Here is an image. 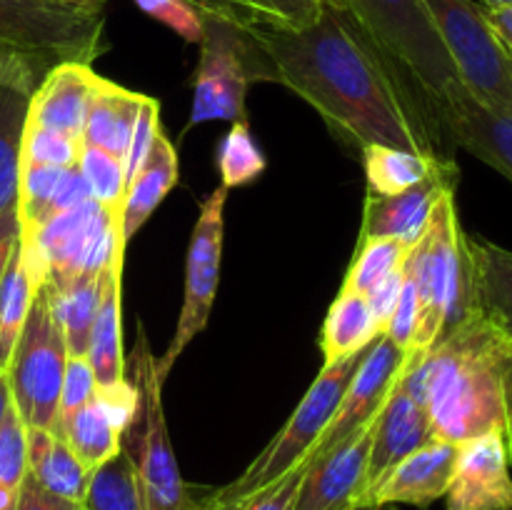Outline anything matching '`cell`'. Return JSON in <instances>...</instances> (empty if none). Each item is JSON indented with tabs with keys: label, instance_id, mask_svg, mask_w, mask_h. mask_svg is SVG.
Masks as SVG:
<instances>
[{
	"label": "cell",
	"instance_id": "6da1fadb",
	"mask_svg": "<svg viewBox=\"0 0 512 510\" xmlns=\"http://www.w3.org/2000/svg\"><path fill=\"white\" fill-rule=\"evenodd\" d=\"M248 33L263 53V80L308 100L340 138L360 150L435 153L433 118L343 5L325 0L305 28L260 25Z\"/></svg>",
	"mask_w": 512,
	"mask_h": 510
},
{
	"label": "cell",
	"instance_id": "7a4b0ae2",
	"mask_svg": "<svg viewBox=\"0 0 512 510\" xmlns=\"http://www.w3.org/2000/svg\"><path fill=\"white\" fill-rule=\"evenodd\" d=\"M403 388L428 410L438 440L498 433L512 465V335L473 313L403 370Z\"/></svg>",
	"mask_w": 512,
	"mask_h": 510
},
{
	"label": "cell",
	"instance_id": "3957f363",
	"mask_svg": "<svg viewBox=\"0 0 512 510\" xmlns=\"http://www.w3.org/2000/svg\"><path fill=\"white\" fill-rule=\"evenodd\" d=\"M403 268L413 275L418 290L420 320L413 353L428 350L463 320L478 313L473 258L468 233L458 220L455 190L440 195L428 228L408 250Z\"/></svg>",
	"mask_w": 512,
	"mask_h": 510
},
{
	"label": "cell",
	"instance_id": "277c9868",
	"mask_svg": "<svg viewBox=\"0 0 512 510\" xmlns=\"http://www.w3.org/2000/svg\"><path fill=\"white\" fill-rule=\"evenodd\" d=\"M360 23L393 63L400 78L415 88L433 123L435 108L460 85L455 65L435 30L423 0H335ZM440 130V128H438Z\"/></svg>",
	"mask_w": 512,
	"mask_h": 510
},
{
	"label": "cell",
	"instance_id": "5b68a950",
	"mask_svg": "<svg viewBox=\"0 0 512 510\" xmlns=\"http://www.w3.org/2000/svg\"><path fill=\"white\" fill-rule=\"evenodd\" d=\"M133 383L140 390V408L133 425L123 433V450L133 458L140 498L145 510H198L200 498L180 473L170 445L163 410V383L155 373V358L148 348L143 325H138V345L133 350Z\"/></svg>",
	"mask_w": 512,
	"mask_h": 510
},
{
	"label": "cell",
	"instance_id": "8992f818",
	"mask_svg": "<svg viewBox=\"0 0 512 510\" xmlns=\"http://www.w3.org/2000/svg\"><path fill=\"white\" fill-rule=\"evenodd\" d=\"M103 0H0V48L45 60L90 65L105 48Z\"/></svg>",
	"mask_w": 512,
	"mask_h": 510
},
{
	"label": "cell",
	"instance_id": "52a82bcc",
	"mask_svg": "<svg viewBox=\"0 0 512 510\" xmlns=\"http://www.w3.org/2000/svg\"><path fill=\"white\" fill-rule=\"evenodd\" d=\"M363 355L365 353H355L350 358L325 365L318 378L313 380V385L308 388V393L303 395L298 408L293 410L288 423L280 428V433L265 445L263 453L243 470L240 478H235L230 485H223V488L215 490L218 498L245 500L258 493V490L278 483L293 468H298L313 453L320 438H323L325 428L333 420L335 410H338L340 400L345 395V388H348L350 378L358 370Z\"/></svg>",
	"mask_w": 512,
	"mask_h": 510
},
{
	"label": "cell",
	"instance_id": "ba28073f",
	"mask_svg": "<svg viewBox=\"0 0 512 510\" xmlns=\"http://www.w3.org/2000/svg\"><path fill=\"white\" fill-rule=\"evenodd\" d=\"M65 360H68V345H65L63 328L53 310L48 283H43L35 293L23 333L5 368L13 405L25 428L58 433Z\"/></svg>",
	"mask_w": 512,
	"mask_h": 510
},
{
	"label": "cell",
	"instance_id": "9c48e42d",
	"mask_svg": "<svg viewBox=\"0 0 512 510\" xmlns=\"http://www.w3.org/2000/svg\"><path fill=\"white\" fill-rule=\"evenodd\" d=\"M455 65L478 103L512 113V60L475 0H423Z\"/></svg>",
	"mask_w": 512,
	"mask_h": 510
},
{
	"label": "cell",
	"instance_id": "30bf717a",
	"mask_svg": "<svg viewBox=\"0 0 512 510\" xmlns=\"http://www.w3.org/2000/svg\"><path fill=\"white\" fill-rule=\"evenodd\" d=\"M225 200H228V188L220 185L200 203V215L195 220L188 260H185L183 308H180V318L168 350L155 360V373H158L160 383L168 380L175 360L193 343L195 335L203 333L210 320L220 283V260H223Z\"/></svg>",
	"mask_w": 512,
	"mask_h": 510
},
{
	"label": "cell",
	"instance_id": "8fae6325",
	"mask_svg": "<svg viewBox=\"0 0 512 510\" xmlns=\"http://www.w3.org/2000/svg\"><path fill=\"white\" fill-rule=\"evenodd\" d=\"M248 83L245 30L220 23V20H205L188 128L208 123V120H230V123L248 120L245 118Z\"/></svg>",
	"mask_w": 512,
	"mask_h": 510
},
{
	"label": "cell",
	"instance_id": "7c38bea8",
	"mask_svg": "<svg viewBox=\"0 0 512 510\" xmlns=\"http://www.w3.org/2000/svg\"><path fill=\"white\" fill-rule=\"evenodd\" d=\"M410 358H413V353L398 348L393 340L380 335V338L365 350L358 370H355L348 388H345V395L343 400H340L338 410H335L333 420L328 423L323 438L315 445L313 453L308 455V460L328 453L330 448H335V445L343 443L345 438L358 433L363 425H368L370 420L380 413V408H383L385 400H388L393 385L398 383L403 370L408 368Z\"/></svg>",
	"mask_w": 512,
	"mask_h": 510
},
{
	"label": "cell",
	"instance_id": "4fadbf2b",
	"mask_svg": "<svg viewBox=\"0 0 512 510\" xmlns=\"http://www.w3.org/2000/svg\"><path fill=\"white\" fill-rule=\"evenodd\" d=\"M373 425L375 418L328 453L305 458L308 468L300 480L293 510H348L360 505L368 478Z\"/></svg>",
	"mask_w": 512,
	"mask_h": 510
},
{
	"label": "cell",
	"instance_id": "5bb4252c",
	"mask_svg": "<svg viewBox=\"0 0 512 510\" xmlns=\"http://www.w3.org/2000/svg\"><path fill=\"white\" fill-rule=\"evenodd\" d=\"M445 510H512L510 458L498 433L458 445Z\"/></svg>",
	"mask_w": 512,
	"mask_h": 510
},
{
	"label": "cell",
	"instance_id": "9a60e30c",
	"mask_svg": "<svg viewBox=\"0 0 512 510\" xmlns=\"http://www.w3.org/2000/svg\"><path fill=\"white\" fill-rule=\"evenodd\" d=\"M455 185H458V165L445 158L433 175L403 193L368 195L358 240L393 238L413 248L428 228V220L440 195L455 190Z\"/></svg>",
	"mask_w": 512,
	"mask_h": 510
},
{
	"label": "cell",
	"instance_id": "2e32d148",
	"mask_svg": "<svg viewBox=\"0 0 512 510\" xmlns=\"http://www.w3.org/2000/svg\"><path fill=\"white\" fill-rule=\"evenodd\" d=\"M438 128L512 183V113L478 103L463 85L435 108Z\"/></svg>",
	"mask_w": 512,
	"mask_h": 510
},
{
	"label": "cell",
	"instance_id": "e0dca14e",
	"mask_svg": "<svg viewBox=\"0 0 512 510\" xmlns=\"http://www.w3.org/2000/svg\"><path fill=\"white\" fill-rule=\"evenodd\" d=\"M403 378V375H400ZM390 390L388 400L375 415L373 425V445H370V460H368V478H365V493L360 498V505H365V498L370 490L388 475L390 468L400 463L405 455L415 453L423 445L433 443L435 433L430 425L428 410L410 398L403 388V380Z\"/></svg>",
	"mask_w": 512,
	"mask_h": 510
},
{
	"label": "cell",
	"instance_id": "ac0fdd59",
	"mask_svg": "<svg viewBox=\"0 0 512 510\" xmlns=\"http://www.w3.org/2000/svg\"><path fill=\"white\" fill-rule=\"evenodd\" d=\"M455 460H458V445L433 440L390 468L388 475L370 490L365 503L428 508L448 493Z\"/></svg>",
	"mask_w": 512,
	"mask_h": 510
},
{
	"label": "cell",
	"instance_id": "d6986e66",
	"mask_svg": "<svg viewBox=\"0 0 512 510\" xmlns=\"http://www.w3.org/2000/svg\"><path fill=\"white\" fill-rule=\"evenodd\" d=\"M95 80L98 73L85 63L55 65L30 95L25 125L83 140Z\"/></svg>",
	"mask_w": 512,
	"mask_h": 510
},
{
	"label": "cell",
	"instance_id": "ffe728a7",
	"mask_svg": "<svg viewBox=\"0 0 512 510\" xmlns=\"http://www.w3.org/2000/svg\"><path fill=\"white\" fill-rule=\"evenodd\" d=\"M123 263L125 255H113L100 273V303L90 330L88 358L95 383L110 385L125 378L123 355Z\"/></svg>",
	"mask_w": 512,
	"mask_h": 510
},
{
	"label": "cell",
	"instance_id": "44dd1931",
	"mask_svg": "<svg viewBox=\"0 0 512 510\" xmlns=\"http://www.w3.org/2000/svg\"><path fill=\"white\" fill-rule=\"evenodd\" d=\"M175 183H178V150L170 143L168 135L160 130L155 135L148 158L125 190L123 218H120L125 248L138 235V230L148 223L153 210L163 203V198L173 190Z\"/></svg>",
	"mask_w": 512,
	"mask_h": 510
},
{
	"label": "cell",
	"instance_id": "7402d4cb",
	"mask_svg": "<svg viewBox=\"0 0 512 510\" xmlns=\"http://www.w3.org/2000/svg\"><path fill=\"white\" fill-rule=\"evenodd\" d=\"M140 103H143V93H133V90L98 75L88 118H85L83 143L108 150L115 158H125Z\"/></svg>",
	"mask_w": 512,
	"mask_h": 510
},
{
	"label": "cell",
	"instance_id": "603a6c76",
	"mask_svg": "<svg viewBox=\"0 0 512 510\" xmlns=\"http://www.w3.org/2000/svg\"><path fill=\"white\" fill-rule=\"evenodd\" d=\"M28 473L48 493L70 503H85L90 473L60 433L28 428Z\"/></svg>",
	"mask_w": 512,
	"mask_h": 510
},
{
	"label": "cell",
	"instance_id": "cb8c5ba5",
	"mask_svg": "<svg viewBox=\"0 0 512 510\" xmlns=\"http://www.w3.org/2000/svg\"><path fill=\"white\" fill-rule=\"evenodd\" d=\"M478 313L512 335V250L468 235Z\"/></svg>",
	"mask_w": 512,
	"mask_h": 510
},
{
	"label": "cell",
	"instance_id": "d4e9b609",
	"mask_svg": "<svg viewBox=\"0 0 512 510\" xmlns=\"http://www.w3.org/2000/svg\"><path fill=\"white\" fill-rule=\"evenodd\" d=\"M380 335L383 333L375 325L365 295L340 290V295L333 300L328 315H325L323 335H320L325 365L350 358L355 353H365Z\"/></svg>",
	"mask_w": 512,
	"mask_h": 510
},
{
	"label": "cell",
	"instance_id": "484cf974",
	"mask_svg": "<svg viewBox=\"0 0 512 510\" xmlns=\"http://www.w3.org/2000/svg\"><path fill=\"white\" fill-rule=\"evenodd\" d=\"M368 195H398L413 185L423 183L428 175L443 165L438 153L390 148V145H365L363 150Z\"/></svg>",
	"mask_w": 512,
	"mask_h": 510
},
{
	"label": "cell",
	"instance_id": "4316f807",
	"mask_svg": "<svg viewBox=\"0 0 512 510\" xmlns=\"http://www.w3.org/2000/svg\"><path fill=\"white\" fill-rule=\"evenodd\" d=\"M45 283H48L60 328H63L68 355H85L100 303V275H80L63 288L53 285L50 280Z\"/></svg>",
	"mask_w": 512,
	"mask_h": 510
},
{
	"label": "cell",
	"instance_id": "83f0119b",
	"mask_svg": "<svg viewBox=\"0 0 512 510\" xmlns=\"http://www.w3.org/2000/svg\"><path fill=\"white\" fill-rule=\"evenodd\" d=\"M30 95L0 88V215L18 205L20 143Z\"/></svg>",
	"mask_w": 512,
	"mask_h": 510
},
{
	"label": "cell",
	"instance_id": "f1b7e54d",
	"mask_svg": "<svg viewBox=\"0 0 512 510\" xmlns=\"http://www.w3.org/2000/svg\"><path fill=\"white\" fill-rule=\"evenodd\" d=\"M58 433L63 435L70 450L78 455V460L85 465L88 473L98 470L105 460L118 455L120 448H123L120 433L105 420V415L100 413L93 400L83 405L78 413L70 415L68 420H63L58 425Z\"/></svg>",
	"mask_w": 512,
	"mask_h": 510
},
{
	"label": "cell",
	"instance_id": "f546056e",
	"mask_svg": "<svg viewBox=\"0 0 512 510\" xmlns=\"http://www.w3.org/2000/svg\"><path fill=\"white\" fill-rule=\"evenodd\" d=\"M38 288L30 280L20 250L15 245L13 255L8 260L3 280H0V368H8L10 355H13L15 343H18L23 325L28 320L30 305H33Z\"/></svg>",
	"mask_w": 512,
	"mask_h": 510
},
{
	"label": "cell",
	"instance_id": "4dcf8cb0",
	"mask_svg": "<svg viewBox=\"0 0 512 510\" xmlns=\"http://www.w3.org/2000/svg\"><path fill=\"white\" fill-rule=\"evenodd\" d=\"M85 510H145L138 488L133 458L120 448L118 455L105 460L98 470L90 473Z\"/></svg>",
	"mask_w": 512,
	"mask_h": 510
},
{
	"label": "cell",
	"instance_id": "1f68e13d",
	"mask_svg": "<svg viewBox=\"0 0 512 510\" xmlns=\"http://www.w3.org/2000/svg\"><path fill=\"white\" fill-rule=\"evenodd\" d=\"M265 165L268 160L250 133V123L235 120L218 145V170L223 178V188L230 190L253 183L265 173Z\"/></svg>",
	"mask_w": 512,
	"mask_h": 510
},
{
	"label": "cell",
	"instance_id": "d6a6232c",
	"mask_svg": "<svg viewBox=\"0 0 512 510\" xmlns=\"http://www.w3.org/2000/svg\"><path fill=\"white\" fill-rule=\"evenodd\" d=\"M408 250V245L393 238L358 240V248H355V255L350 260V268L345 273L343 288L340 290L365 295L378 280H383L385 275L403 265Z\"/></svg>",
	"mask_w": 512,
	"mask_h": 510
},
{
	"label": "cell",
	"instance_id": "836d02e7",
	"mask_svg": "<svg viewBox=\"0 0 512 510\" xmlns=\"http://www.w3.org/2000/svg\"><path fill=\"white\" fill-rule=\"evenodd\" d=\"M80 175L88 183L93 200H98L108 213L123 218L125 203V165L123 158H115L108 150H100L95 145L80 148L78 158Z\"/></svg>",
	"mask_w": 512,
	"mask_h": 510
},
{
	"label": "cell",
	"instance_id": "e575fe53",
	"mask_svg": "<svg viewBox=\"0 0 512 510\" xmlns=\"http://www.w3.org/2000/svg\"><path fill=\"white\" fill-rule=\"evenodd\" d=\"M80 148H83V140L25 125L23 143H20V165L78 168Z\"/></svg>",
	"mask_w": 512,
	"mask_h": 510
},
{
	"label": "cell",
	"instance_id": "d590c367",
	"mask_svg": "<svg viewBox=\"0 0 512 510\" xmlns=\"http://www.w3.org/2000/svg\"><path fill=\"white\" fill-rule=\"evenodd\" d=\"M28 475V428L13 408L0 425V485L20 488Z\"/></svg>",
	"mask_w": 512,
	"mask_h": 510
},
{
	"label": "cell",
	"instance_id": "8d00e7d4",
	"mask_svg": "<svg viewBox=\"0 0 512 510\" xmlns=\"http://www.w3.org/2000/svg\"><path fill=\"white\" fill-rule=\"evenodd\" d=\"M205 20H220L238 30L283 25L263 0H188Z\"/></svg>",
	"mask_w": 512,
	"mask_h": 510
},
{
	"label": "cell",
	"instance_id": "74e56055",
	"mask_svg": "<svg viewBox=\"0 0 512 510\" xmlns=\"http://www.w3.org/2000/svg\"><path fill=\"white\" fill-rule=\"evenodd\" d=\"M93 403L98 405V410L105 415V420H108V423L118 430L120 438H123V433L133 425L135 415H138L140 390L138 385L128 378L110 385H95Z\"/></svg>",
	"mask_w": 512,
	"mask_h": 510
},
{
	"label": "cell",
	"instance_id": "f35d334b",
	"mask_svg": "<svg viewBox=\"0 0 512 510\" xmlns=\"http://www.w3.org/2000/svg\"><path fill=\"white\" fill-rule=\"evenodd\" d=\"M145 15L155 18L158 23L168 25L173 33L188 43H198L205 33V18L188 3V0H133Z\"/></svg>",
	"mask_w": 512,
	"mask_h": 510
},
{
	"label": "cell",
	"instance_id": "ab89813d",
	"mask_svg": "<svg viewBox=\"0 0 512 510\" xmlns=\"http://www.w3.org/2000/svg\"><path fill=\"white\" fill-rule=\"evenodd\" d=\"M160 133V103L150 95H143V103H140L138 120H135L133 135H130L128 153H125L123 165H125V190L133 183V178L138 175L140 165L148 158L150 148H153L155 135Z\"/></svg>",
	"mask_w": 512,
	"mask_h": 510
},
{
	"label": "cell",
	"instance_id": "60d3db41",
	"mask_svg": "<svg viewBox=\"0 0 512 510\" xmlns=\"http://www.w3.org/2000/svg\"><path fill=\"white\" fill-rule=\"evenodd\" d=\"M95 385L98 383H95V373L90 368L88 358L85 355H68L63 373V388H60L58 425L93 400Z\"/></svg>",
	"mask_w": 512,
	"mask_h": 510
},
{
	"label": "cell",
	"instance_id": "b9f144b4",
	"mask_svg": "<svg viewBox=\"0 0 512 510\" xmlns=\"http://www.w3.org/2000/svg\"><path fill=\"white\" fill-rule=\"evenodd\" d=\"M53 70V65L33 55L18 53V50L0 48V88L18 90V93L33 95L40 80Z\"/></svg>",
	"mask_w": 512,
	"mask_h": 510
},
{
	"label": "cell",
	"instance_id": "7bdbcfd3",
	"mask_svg": "<svg viewBox=\"0 0 512 510\" xmlns=\"http://www.w3.org/2000/svg\"><path fill=\"white\" fill-rule=\"evenodd\" d=\"M418 320H420L418 290H415L413 275L403 268V293H400L398 308H395L388 330H385V338L393 340L398 348L413 353L415 333H418Z\"/></svg>",
	"mask_w": 512,
	"mask_h": 510
},
{
	"label": "cell",
	"instance_id": "ee69618b",
	"mask_svg": "<svg viewBox=\"0 0 512 510\" xmlns=\"http://www.w3.org/2000/svg\"><path fill=\"white\" fill-rule=\"evenodd\" d=\"M305 468H308V460H303L298 468H293L290 473H285L278 483L268 485V488L258 490L255 495H250V498L245 500L243 510H293Z\"/></svg>",
	"mask_w": 512,
	"mask_h": 510
},
{
	"label": "cell",
	"instance_id": "f6af8a7d",
	"mask_svg": "<svg viewBox=\"0 0 512 510\" xmlns=\"http://www.w3.org/2000/svg\"><path fill=\"white\" fill-rule=\"evenodd\" d=\"M400 293H403V265H400L398 270H393V273L385 275L383 280H378V283L365 293V300H368V308L370 313H373L375 325H378L383 335L385 330H388L395 308H398Z\"/></svg>",
	"mask_w": 512,
	"mask_h": 510
},
{
	"label": "cell",
	"instance_id": "bcb514c9",
	"mask_svg": "<svg viewBox=\"0 0 512 510\" xmlns=\"http://www.w3.org/2000/svg\"><path fill=\"white\" fill-rule=\"evenodd\" d=\"M263 3L288 28H305L318 18L325 0H263Z\"/></svg>",
	"mask_w": 512,
	"mask_h": 510
},
{
	"label": "cell",
	"instance_id": "7dc6e473",
	"mask_svg": "<svg viewBox=\"0 0 512 510\" xmlns=\"http://www.w3.org/2000/svg\"><path fill=\"white\" fill-rule=\"evenodd\" d=\"M18 510H83V505L70 503V500L58 498V495L48 493L35 483L33 475H25L18 490Z\"/></svg>",
	"mask_w": 512,
	"mask_h": 510
},
{
	"label": "cell",
	"instance_id": "c3c4849f",
	"mask_svg": "<svg viewBox=\"0 0 512 510\" xmlns=\"http://www.w3.org/2000/svg\"><path fill=\"white\" fill-rule=\"evenodd\" d=\"M480 8H483L485 20L495 30V35H498V40L508 50L512 60V5H480Z\"/></svg>",
	"mask_w": 512,
	"mask_h": 510
},
{
	"label": "cell",
	"instance_id": "681fc988",
	"mask_svg": "<svg viewBox=\"0 0 512 510\" xmlns=\"http://www.w3.org/2000/svg\"><path fill=\"white\" fill-rule=\"evenodd\" d=\"M20 238V223H18V213L8 210V213L0 215V280H3L5 268H8V260L13 255L15 245H18Z\"/></svg>",
	"mask_w": 512,
	"mask_h": 510
},
{
	"label": "cell",
	"instance_id": "f907efd6",
	"mask_svg": "<svg viewBox=\"0 0 512 510\" xmlns=\"http://www.w3.org/2000/svg\"><path fill=\"white\" fill-rule=\"evenodd\" d=\"M245 500H223V498H218V493H215V490H210L208 495H203V498H200L198 510H243Z\"/></svg>",
	"mask_w": 512,
	"mask_h": 510
},
{
	"label": "cell",
	"instance_id": "816d5d0a",
	"mask_svg": "<svg viewBox=\"0 0 512 510\" xmlns=\"http://www.w3.org/2000/svg\"><path fill=\"white\" fill-rule=\"evenodd\" d=\"M10 408H13V395H10L8 375H5V370L0 368V425H3L5 415H8Z\"/></svg>",
	"mask_w": 512,
	"mask_h": 510
},
{
	"label": "cell",
	"instance_id": "f5cc1de1",
	"mask_svg": "<svg viewBox=\"0 0 512 510\" xmlns=\"http://www.w3.org/2000/svg\"><path fill=\"white\" fill-rule=\"evenodd\" d=\"M18 490L0 485V510H18Z\"/></svg>",
	"mask_w": 512,
	"mask_h": 510
},
{
	"label": "cell",
	"instance_id": "db71d44e",
	"mask_svg": "<svg viewBox=\"0 0 512 510\" xmlns=\"http://www.w3.org/2000/svg\"><path fill=\"white\" fill-rule=\"evenodd\" d=\"M398 505H375V503H365V505H353L348 510H395Z\"/></svg>",
	"mask_w": 512,
	"mask_h": 510
},
{
	"label": "cell",
	"instance_id": "11a10c76",
	"mask_svg": "<svg viewBox=\"0 0 512 510\" xmlns=\"http://www.w3.org/2000/svg\"><path fill=\"white\" fill-rule=\"evenodd\" d=\"M480 5H512V0H480Z\"/></svg>",
	"mask_w": 512,
	"mask_h": 510
},
{
	"label": "cell",
	"instance_id": "9f6ffc18",
	"mask_svg": "<svg viewBox=\"0 0 512 510\" xmlns=\"http://www.w3.org/2000/svg\"><path fill=\"white\" fill-rule=\"evenodd\" d=\"M60 3H78V0H60Z\"/></svg>",
	"mask_w": 512,
	"mask_h": 510
},
{
	"label": "cell",
	"instance_id": "6f0895ef",
	"mask_svg": "<svg viewBox=\"0 0 512 510\" xmlns=\"http://www.w3.org/2000/svg\"><path fill=\"white\" fill-rule=\"evenodd\" d=\"M83 510H85V508H83Z\"/></svg>",
	"mask_w": 512,
	"mask_h": 510
}]
</instances>
